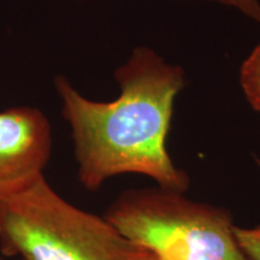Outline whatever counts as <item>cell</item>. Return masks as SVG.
Masks as SVG:
<instances>
[{"label":"cell","mask_w":260,"mask_h":260,"mask_svg":"<svg viewBox=\"0 0 260 260\" xmlns=\"http://www.w3.org/2000/svg\"><path fill=\"white\" fill-rule=\"evenodd\" d=\"M104 218L158 260H252L240 246L233 216L161 187L124 190Z\"/></svg>","instance_id":"3957f363"},{"label":"cell","mask_w":260,"mask_h":260,"mask_svg":"<svg viewBox=\"0 0 260 260\" xmlns=\"http://www.w3.org/2000/svg\"><path fill=\"white\" fill-rule=\"evenodd\" d=\"M0 260H5V258L2 254H0Z\"/></svg>","instance_id":"ba28073f"},{"label":"cell","mask_w":260,"mask_h":260,"mask_svg":"<svg viewBox=\"0 0 260 260\" xmlns=\"http://www.w3.org/2000/svg\"><path fill=\"white\" fill-rule=\"evenodd\" d=\"M0 254L14 260H153L111 223L74 206L41 177L0 211Z\"/></svg>","instance_id":"7a4b0ae2"},{"label":"cell","mask_w":260,"mask_h":260,"mask_svg":"<svg viewBox=\"0 0 260 260\" xmlns=\"http://www.w3.org/2000/svg\"><path fill=\"white\" fill-rule=\"evenodd\" d=\"M52 151L45 113L21 106L0 111V211L44 177Z\"/></svg>","instance_id":"277c9868"},{"label":"cell","mask_w":260,"mask_h":260,"mask_svg":"<svg viewBox=\"0 0 260 260\" xmlns=\"http://www.w3.org/2000/svg\"><path fill=\"white\" fill-rule=\"evenodd\" d=\"M235 234L247 255L252 260H260V225L251 229L235 226Z\"/></svg>","instance_id":"8992f818"},{"label":"cell","mask_w":260,"mask_h":260,"mask_svg":"<svg viewBox=\"0 0 260 260\" xmlns=\"http://www.w3.org/2000/svg\"><path fill=\"white\" fill-rule=\"evenodd\" d=\"M153 260H158V259H157V258H155V256H154V259H153Z\"/></svg>","instance_id":"9c48e42d"},{"label":"cell","mask_w":260,"mask_h":260,"mask_svg":"<svg viewBox=\"0 0 260 260\" xmlns=\"http://www.w3.org/2000/svg\"><path fill=\"white\" fill-rule=\"evenodd\" d=\"M236 9L246 17L260 23V0H210Z\"/></svg>","instance_id":"52a82bcc"},{"label":"cell","mask_w":260,"mask_h":260,"mask_svg":"<svg viewBox=\"0 0 260 260\" xmlns=\"http://www.w3.org/2000/svg\"><path fill=\"white\" fill-rule=\"evenodd\" d=\"M115 79L121 93L109 103L82 95L65 76L54 79L81 184L98 190L111 177L139 174L186 193L189 176L175 167L167 149L175 99L186 86L183 69L138 46L117 68Z\"/></svg>","instance_id":"6da1fadb"},{"label":"cell","mask_w":260,"mask_h":260,"mask_svg":"<svg viewBox=\"0 0 260 260\" xmlns=\"http://www.w3.org/2000/svg\"><path fill=\"white\" fill-rule=\"evenodd\" d=\"M240 86L252 109L260 112V42L243 60L240 69Z\"/></svg>","instance_id":"5b68a950"}]
</instances>
